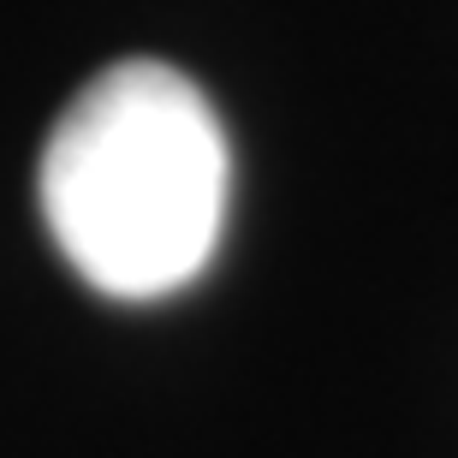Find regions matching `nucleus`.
<instances>
[{
	"label": "nucleus",
	"instance_id": "nucleus-1",
	"mask_svg": "<svg viewBox=\"0 0 458 458\" xmlns=\"http://www.w3.org/2000/svg\"><path fill=\"white\" fill-rule=\"evenodd\" d=\"M42 221L96 292L143 304L191 286L226 226L233 155L208 96L161 60H119L54 119Z\"/></svg>",
	"mask_w": 458,
	"mask_h": 458
}]
</instances>
